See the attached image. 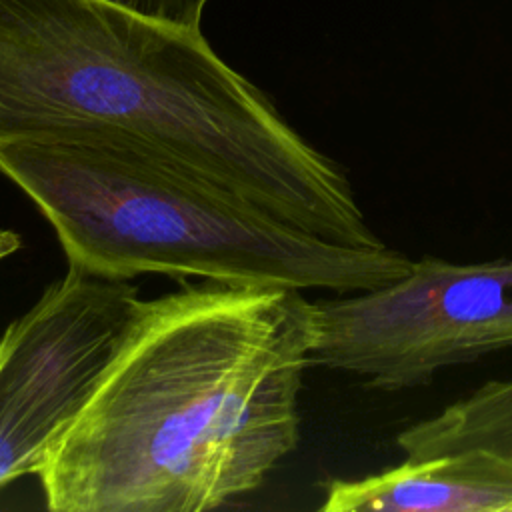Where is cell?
<instances>
[{"label":"cell","mask_w":512,"mask_h":512,"mask_svg":"<svg viewBox=\"0 0 512 512\" xmlns=\"http://www.w3.org/2000/svg\"><path fill=\"white\" fill-rule=\"evenodd\" d=\"M314 344L300 290L186 286L142 310L36 476L54 512H202L298 444Z\"/></svg>","instance_id":"obj_1"},{"label":"cell","mask_w":512,"mask_h":512,"mask_svg":"<svg viewBox=\"0 0 512 512\" xmlns=\"http://www.w3.org/2000/svg\"><path fill=\"white\" fill-rule=\"evenodd\" d=\"M122 134L310 234L386 248L344 170L202 28L112 0H0V140Z\"/></svg>","instance_id":"obj_2"},{"label":"cell","mask_w":512,"mask_h":512,"mask_svg":"<svg viewBox=\"0 0 512 512\" xmlns=\"http://www.w3.org/2000/svg\"><path fill=\"white\" fill-rule=\"evenodd\" d=\"M0 172L52 224L68 266L228 286L362 292L404 276L392 248L336 244L122 134L62 130L0 140Z\"/></svg>","instance_id":"obj_3"},{"label":"cell","mask_w":512,"mask_h":512,"mask_svg":"<svg viewBox=\"0 0 512 512\" xmlns=\"http://www.w3.org/2000/svg\"><path fill=\"white\" fill-rule=\"evenodd\" d=\"M310 364L378 390L426 382L442 368L512 348V260H412L398 280L312 302Z\"/></svg>","instance_id":"obj_4"},{"label":"cell","mask_w":512,"mask_h":512,"mask_svg":"<svg viewBox=\"0 0 512 512\" xmlns=\"http://www.w3.org/2000/svg\"><path fill=\"white\" fill-rule=\"evenodd\" d=\"M144 300L138 286L68 266L0 334V486L36 474L94 394Z\"/></svg>","instance_id":"obj_5"},{"label":"cell","mask_w":512,"mask_h":512,"mask_svg":"<svg viewBox=\"0 0 512 512\" xmlns=\"http://www.w3.org/2000/svg\"><path fill=\"white\" fill-rule=\"evenodd\" d=\"M324 512H512V456L466 448L330 480Z\"/></svg>","instance_id":"obj_6"},{"label":"cell","mask_w":512,"mask_h":512,"mask_svg":"<svg viewBox=\"0 0 512 512\" xmlns=\"http://www.w3.org/2000/svg\"><path fill=\"white\" fill-rule=\"evenodd\" d=\"M406 458H428L466 448L512 456V380H490L438 414L414 422L396 438Z\"/></svg>","instance_id":"obj_7"},{"label":"cell","mask_w":512,"mask_h":512,"mask_svg":"<svg viewBox=\"0 0 512 512\" xmlns=\"http://www.w3.org/2000/svg\"><path fill=\"white\" fill-rule=\"evenodd\" d=\"M112 2L158 20L200 28L204 10L210 0H112Z\"/></svg>","instance_id":"obj_8"},{"label":"cell","mask_w":512,"mask_h":512,"mask_svg":"<svg viewBox=\"0 0 512 512\" xmlns=\"http://www.w3.org/2000/svg\"><path fill=\"white\" fill-rule=\"evenodd\" d=\"M20 246H22V240L16 232L0 230V260L10 256L12 252H16Z\"/></svg>","instance_id":"obj_9"}]
</instances>
